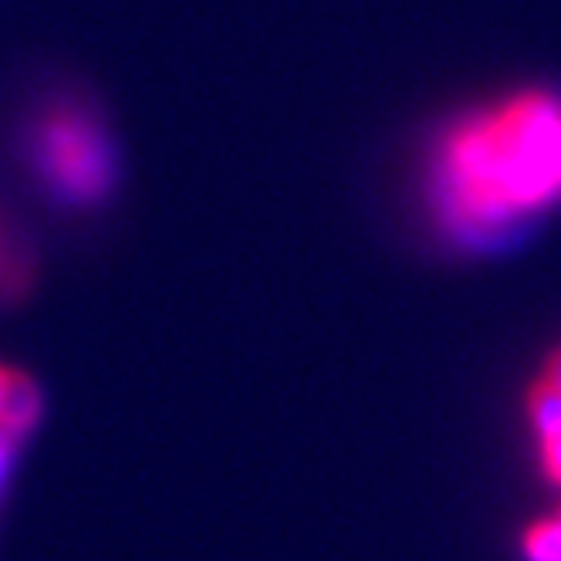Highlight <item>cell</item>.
<instances>
[{"mask_svg":"<svg viewBox=\"0 0 561 561\" xmlns=\"http://www.w3.org/2000/svg\"><path fill=\"white\" fill-rule=\"evenodd\" d=\"M14 447H18V439H11V436L0 433V484H4V477H8V467H11Z\"/></svg>","mask_w":561,"mask_h":561,"instance_id":"obj_6","label":"cell"},{"mask_svg":"<svg viewBox=\"0 0 561 561\" xmlns=\"http://www.w3.org/2000/svg\"><path fill=\"white\" fill-rule=\"evenodd\" d=\"M34 159L48 186L68 204H99L115 183V156L99 118L85 108L58 105L34 133Z\"/></svg>","mask_w":561,"mask_h":561,"instance_id":"obj_2","label":"cell"},{"mask_svg":"<svg viewBox=\"0 0 561 561\" xmlns=\"http://www.w3.org/2000/svg\"><path fill=\"white\" fill-rule=\"evenodd\" d=\"M430 204L460 244H491L561 207V95L525 89L460 115L430 159Z\"/></svg>","mask_w":561,"mask_h":561,"instance_id":"obj_1","label":"cell"},{"mask_svg":"<svg viewBox=\"0 0 561 561\" xmlns=\"http://www.w3.org/2000/svg\"><path fill=\"white\" fill-rule=\"evenodd\" d=\"M520 554H525V561H561V504L525 528Z\"/></svg>","mask_w":561,"mask_h":561,"instance_id":"obj_5","label":"cell"},{"mask_svg":"<svg viewBox=\"0 0 561 561\" xmlns=\"http://www.w3.org/2000/svg\"><path fill=\"white\" fill-rule=\"evenodd\" d=\"M541 369H548V373H554V376H561V345L545 358V366Z\"/></svg>","mask_w":561,"mask_h":561,"instance_id":"obj_7","label":"cell"},{"mask_svg":"<svg viewBox=\"0 0 561 561\" xmlns=\"http://www.w3.org/2000/svg\"><path fill=\"white\" fill-rule=\"evenodd\" d=\"M45 413V392L37 379L11 363H0V433L21 439L27 436Z\"/></svg>","mask_w":561,"mask_h":561,"instance_id":"obj_4","label":"cell"},{"mask_svg":"<svg viewBox=\"0 0 561 561\" xmlns=\"http://www.w3.org/2000/svg\"><path fill=\"white\" fill-rule=\"evenodd\" d=\"M525 416L535 433L538 470L561 488V376L541 369L525 396Z\"/></svg>","mask_w":561,"mask_h":561,"instance_id":"obj_3","label":"cell"}]
</instances>
